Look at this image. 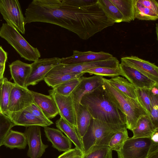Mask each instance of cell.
<instances>
[{
	"instance_id": "obj_41",
	"label": "cell",
	"mask_w": 158,
	"mask_h": 158,
	"mask_svg": "<svg viewBox=\"0 0 158 158\" xmlns=\"http://www.w3.org/2000/svg\"><path fill=\"white\" fill-rule=\"evenodd\" d=\"M5 69V64H0V81L3 77V74Z\"/></svg>"
},
{
	"instance_id": "obj_39",
	"label": "cell",
	"mask_w": 158,
	"mask_h": 158,
	"mask_svg": "<svg viewBox=\"0 0 158 158\" xmlns=\"http://www.w3.org/2000/svg\"><path fill=\"white\" fill-rule=\"evenodd\" d=\"M84 154L81 151L75 147L64 152L57 158H81Z\"/></svg>"
},
{
	"instance_id": "obj_19",
	"label": "cell",
	"mask_w": 158,
	"mask_h": 158,
	"mask_svg": "<svg viewBox=\"0 0 158 158\" xmlns=\"http://www.w3.org/2000/svg\"><path fill=\"white\" fill-rule=\"evenodd\" d=\"M34 102L42 110L49 119L55 117L58 114V109L53 98L50 95H45L31 91Z\"/></svg>"
},
{
	"instance_id": "obj_6",
	"label": "cell",
	"mask_w": 158,
	"mask_h": 158,
	"mask_svg": "<svg viewBox=\"0 0 158 158\" xmlns=\"http://www.w3.org/2000/svg\"><path fill=\"white\" fill-rule=\"evenodd\" d=\"M158 149V143H154L150 137L129 138L117 153L118 158H147Z\"/></svg>"
},
{
	"instance_id": "obj_22",
	"label": "cell",
	"mask_w": 158,
	"mask_h": 158,
	"mask_svg": "<svg viewBox=\"0 0 158 158\" xmlns=\"http://www.w3.org/2000/svg\"><path fill=\"white\" fill-rule=\"evenodd\" d=\"M56 127L64 132L76 146L84 154L82 138L77 128L60 117L55 122Z\"/></svg>"
},
{
	"instance_id": "obj_9",
	"label": "cell",
	"mask_w": 158,
	"mask_h": 158,
	"mask_svg": "<svg viewBox=\"0 0 158 158\" xmlns=\"http://www.w3.org/2000/svg\"><path fill=\"white\" fill-rule=\"evenodd\" d=\"M61 62V58L55 57L39 59L30 64L31 71L26 80L25 87L34 85L44 80L48 73Z\"/></svg>"
},
{
	"instance_id": "obj_31",
	"label": "cell",
	"mask_w": 158,
	"mask_h": 158,
	"mask_svg": "<svg viewBox=\"0 0 158 158\" xmlns=\"http://www.w3.org/2000/svg\"><path fill=\"white\" fill-rule=\"evenodd\" d=\"M129 138L127 128L125 127L113 135L109 142L108 146L112 151L117 152Z\"/></svg>"
},
{
	"instance_id": "obj_36",
	"label": "cell",
	"mask_w": 158,
	"mask_h": 158,
	"mask_svg": "<svg viewBox=\"0 0 158 158\" xmlns=\"http://www.w3.org/2000/svg\"><path fill=\"white\" fill-rule=\"evenodd\" d=\"M136 90L141 103L149 116L152 107L151 90L136 88Z\"/></svg>"
},
{
	"instance_id": "obj_25",
	"label": "cell",
	"mask_w": 158,
	"mask_h": 158,
	"mask_svg": "<svg viewBox=\"0 0 158 158\" xmlns=\"http://www.w3.org/2000/svg\"><path fill=\"white\" fill-rule=\"evenodd\" d=\"M27 144V139L24 133L11 130L6 135L3 145L11 149L15 148L24 149Z\"/></svg>"
},
{
	"instance_id": "obj_14",
	"label": "cell",
	"mask_w": 158,
	"mask_h": 158,
	"mask_svg": "<svg viewBox=\"0 0 158 158\" xmlns=\"http://www.w3.org/2000/svg\"><path fill=\"white\" fill-rule=\"evenodd\" d=\"M103 77L97 75L89 77L83 76L81 77L80 83L72 93L76 113L79 109L82 97L101 86Z\"/></svg>"
},
{
	"instance_id": "obj_21",
	"label": "cell",
	"mask_w": 158,
	"mask_h": 158,
	"mask_svg": "<svg viewBox=\"0 0 158 158\" xmlns=\"http://www.w3.org/2000/svg\"><path fill=\"white\" fill-rule=\"evenodd\" d=\"M9 67L14 83L20 86L26 87L25 84L31 71L30 64L17 60L10 64Z\"/></svg>"
},
{
	"instance_id": "obj_28",
	"label": "cell",
	"mask_w": 158,
	"mask_h": 158,
	"mask_svg": "<svg viewBox=\"0 0 158 158\" xmlns=\"http://www.w3.org/2000/svg\"><path fill=\"white\" fill-rule=\"evenodd\" d=\"M98 2L107 17L114 23L123 22V16L110 0H98Z\"/></svg>"
},
{
	"instance_id": "obj_38",
	"label": "cell",
	"mask_w": 158,
	"mask_h": 158,
	"mask_svg": "<svg viewBox=\"0 0 158 158\" xmlns=\"http://www.w3.org/2000/svg\"><path fill=\"white\" fill-rule=\"evenodd\" d=\"M25 109L35 116L46 122L50 125L53 124V122L46 117L40 108L34 102Z\"/></svg>"
},
{
	"instance_id": "obj_27",
	"label": "cell",
	"mask_w": 158,
	"mask_h": 158,
	"mask_svg": "<svg viewBox=\"0 0 158 158\" xmlns=\"http://www.w3.org/2000/svg\"><path fill=\"white\" fill-rule=\"evenodd\" d=\"M92 118V116L86 108L80 104L76 113V125L81 138L86 132Z\"/></svg>"
},
{
	"instance_id": "obj_13",
	"label": "cell",
	"mask_w": 158,
	"mask_h": 158,
	"mask_svg": "<svg viewBox=\"0 0 158 158\" xmlns=\"http://www.w3.org/2000/svg\"><path fill=\"white\" fill-rule=\"evenodd\" d=\"M119 66L122 76L124 77L136 88L151 90L158 87V83L154 81L135 69L122 63Z\"/></svg>"
},
{
	"instance_id": "obj_17",
	"label": "cell",
	"mask_w": 158,
	"mask_h": 158,
	"mask_svg": "<svg viewBox=\"0 0 158 158\" xmlns=\"http://www.w3.org/2000/svg\"><path fill=\"white\" fill-rule=\"evenodd\" d=\"M135 19L156 20L158 19V2L156 0H135Z\"/></svg>"
},
{
	"instance_id": "obj_29",
	"label": "cell",
	"mask_w": 158,
	"mask_h": 158,
	"mask_svg": "<svg viewBox=\"0 0 158 158\" xmlns=\"http://www.w3.org/2000/svg\"><path fill=\"white\" fill-rule=\"evenodd\" d=\"M13 83L6 78L0 81V113L6 114Z\"/></svg>"
},
{
	"instance_id": "obj_10",
	"label": "cell",
	"mask_w": 158,
	"mask_h": 158,
	"mask_svg": "<svg viewBox=\"0 0 158 158\" xmlns=\"http://www.w3.org/2000/svg\"><path fill=\"white\" fill-rule=\"evenodd\" d=\"M33 102L30 90L27 87H22L13 83L10 94L7 113L23 110Z\"/></svg>"
},
{
	"instance_id": "obj_32",
	"label": "cell",
	"mask_w": 158,
	"mask_h": 158,
	"mask_svg": "<svg viewBox=\"0 0 158 158\" xmlns=\"http://www.w3.org/2000/svg\"><path fill=\"white\" fill-rule=\"evenodd\" d=\"M112 151L108 146H95L85 153L81 158H113Z\"/></svg>"
},
{
	"instance_id": "obj_8",
	"label": "cell",
	"mask_w": 158,
	"mask_h": 158,
	"mask_svg": "<svg viewBox=\"0 0 158 158\" xmlns=\"http://www.w3.org/2000/svg\"><path fill=\"white\" fill-rule=\"evenodd\" d=\"M0 13L7 24L25 33V18L18 0H0Z\"/></svg>"
},
{
	"instance_id": "obj_12",
	"label": "cell",
	"mask_w": 158,
	"mask_h": 158,
	"mask_svg": "<svg viewBox=\"0 0 158 158\" xmlns=\"http://www.w3.org/2000/svg\"><path fill=\"white\" fill-rule=\"evenodd\" d=\"M27 139L29 149L27 156L30 158L41 157L48 145L42 142L40 126H31L26 127L24 133Z\"/></svg>"
},
{
	"instance_id": "obj_43",
	"label": "cell",
	"mask_w": 158,
	"mask_h": 158,
	"mask_svg": "<svg viewBox=\"0 0 158 158\" xmlns=\"http://www.w3.org/2000/svg\"><path fill=\"white\" fill-rule=\"evenodd\" d=\"M147 158H158V149L151 152Z\"/></svg>"
},
{
	"instance_id": "obj_40",
	"label": "cell",
	"mask_w": 158,
	"mask_h": 158,
	"mask_svg": "<svg viewBox=\"0 0 158 158\" xmlns=\"http://www.w3.org/2000/svg\"><path fill=\"white\" fill-rule=\"evenodd\" d=\"M7 59V53L0 46V64H5Z\"/></svg>"
},
{
	"instance_id": "obj_11",
	"label": "cell",
	"mask_w": 158,
	"mask_h": 158,
	"mask_svg": "<svg viewBox=\"0 0 158 158\" xmlns=\"http://www.w3.org/2000/svg\"><path fill=\"white\" fill-rule=\"evenodd\" d=\"M49 95L54 99L58 114L69 123L77 128L76 113L72 94L68 96L60 95L53 91H48Z\"/></svg>"
},
{
	"instance_id": "obj_37",
	"label": "cell",
	"mask_w": 158,
	"mask_h": 158,
	"mask_svg": "<svg viewBox=\"0 0 158 158\" xmlns=\"http://www.w3.org/2000/svg\"><path fill=\"white\" fill-rule=\"evenodd\" d=\"M152 107L150 115L151 120L156 127L158 128V95L151 93Z\"/></svg>"
},
{
	"instance_id": "obj_34",
	"label": "cell",
	"mask_w": 158,
	"mask_h": 158,
	"mask_svg": "<svg viewBox=\"0 0 158 158\" xmlns=\"http://www.w3.org/2000/svg\"><path fill=\"white\" fill-rule=\"evenodd\" d=\"M85 73H88L90 75L94 74L112 77L120 75L122 76V73L119 66L115 68L99 67L94 68L86 71Z\"/></svg>"
},
{
	"instance_id": "obj_5",
	"label": "cell",
	"mask_w": 158,
	"mask_h": 158,
	"mask_svg": "<svg viewBox=\"0 0 158 158\" xmlns=\"http://www.w3.org/2000/svg\"><path fill=\"white\" fill-rule=\"evenodd\" d=\"M0 37L4 39L16 51L20 56L33 62L41 57L38 49L31 45L13 27L3 23L0 28Z\"/></svg>"
},
{
	"instance_id": "obj_1",
	"label": "cell",
	"mask_w": 158,
	"mask_h": 158,
	"mask_svg": "<svg viewBox=\"0 0 158 158\" xmlns=\"http://www.w3.org/2000/svg\"><path fill=\"white\" fill-rule=\"evenodd\" d=\"M26 24L47 23L58 26L88 40L114 23L98 0H33L25 13Z\"/></svg>"
},
{
	"instance_id": "obj_26",
	"label": "cell",
	"mask_w": 158,
	"mask_h": 158,
	"mask_svg": "<svg viewBox=\"0 0 158 158\" xmlns=\"http://www.w3.org/2000/svg\"><path fill=\"white\" fill-rule=\"evenodd\" d=\"M123 17V22H130L135 19V0H110Z\"/></svg>"
},
{
	"instance_id": "obj_35",
	"label": "cell",
	"mask_w": 158,
	"mask_h": 158,
	"mask_svg": "<svg viewBox=\"0 0 158 158\" xmlns=\"http://www.w3.org/2000/svg\"><path fill=\"white\" fill-rule=\"evenodd\" d=\"M15 125L6 115L0 113V147L11 128Z\"/></svg>"
},
{
	"instance_id": "obj_20",
	"label": "cell",
	"mask_w": 158,
	"mask_h": 158,
	"mask_svg": "<svg viewBox=\"0 0 158 158\" xmlns=\"http://www.w3.org/2000/svg\"><path fill=\"white\" fill-rule=\"evenodd\" d=\"M46 137L52 147L59 152H65L71 149L72 142L60 130L48 127H44Z\"/></svg>"
},
{
	"instance_id": "obj_15",
	"label": "cell",
	"mask_w": 158,
	"mask_h": 158,
	"mask_svg": "<svg viewBox=\"0 0 158 158\" xmlns=\"http://www.w3.org/2000/svg\"><path fill=\"white\" fill-rule=\"evenodd\" d=\"M113 55L107 52L100 51L81 52L73 51L72 56L61 58V63L64 64H76L93 62L108 60L112 58Z\"/></svg>"
},
{
	"instance_id": "obj_24",
	"label": "cell",
	"mask_w": 158,
	"mask_h": 158,
	"mask_svg": "<svg viewBox=\"0 0 158 158\" xmlns=\"http://www.w3.org/2000/svg\"><path fill=\"white\" fill-rule=\"evenodd\" d=\"M106 80L112 86L129 97L139 100L136 88L125 78L118 76L106 79Z\"/></svg>"
},
{
	"instance_id": "obj_30",
	"label": "cell",
	"mask_w": 158,
	"mask_h": 158,
	"mask_svg": "<svg viewBox=\"0 0 158 158\" xmlns=\"http://www.w3.org/2000/svg\"><path fill=\"white\" fill-rule=\"evenodd\" d=\"M85 73H68L45 76L44 80L49 86L52 88L67 81L80 78Z\"/></svg>"
},
{
	"instance_id": "obj_16",
	"label": "cell",
	"mask_w": 158,
	"mask_h": 158,
	"mask_svg": "<svg viewBox=\"0 0 158 158\" xmlns=\"http://www.w3.org/2000/svg\"><path fill=\"white\" fill-rule=\"evenodd\" d=\"M121 63L133 67L158 83V67L154 64L135 56L122 57Z\"/></svg>"
},
{
	"instance_id": "obj_23",
	"label": "cell",
	"mask_w": 158,
	"mask_h": 158,
	"mask_svg": "<svg viewBox=\"0 0 158 158\" xmlns=\"http://www.w3.org/2000/svg\"><path fill=\"white\" fill-rule=\"evenodd\" d=\"M133 138L150 137L158 131L152 123L150 116L146 115L141 117L138 120L136 127L131 131Z\"/></svg>"
},
{
	"instance_id": "obj_3",
	"label": "cell",
	"mask_w": 158,
	"mask_h": 158,
	"mask_svg": "<svg viewBox=\"0 0 158 158\" xmlns=\"http://www.w3.org/2000/svg\"><path fill=\"white\" fill-rule=\"evenodd\" d=\"M102 87L111 101L124 114L127 129L131 131L136 127L138 120L148 115L139 100L130 98L120 92L102 78Z\"/></svg>"
},
{
	"instance_id": "obj_7",
	"label": "cell",
	"mask_w": 158,
	"mask_h": 158,
	"mask_svg": "<svg viewBox=\"0 0 158 158\" xmlns=\"http://www.w3.org/2000/svg\"><path fill=\"white\" fill-rule=\"evenodd\" d=\"M119 62L115 57L105 60L76 64H64L60 63L51 69L45 76L68 73H85L90 69L99 67L115 68L119 66Z\"/></svg>"
},
{
	"instance_id": "obj_44",
	"label": "cell",
	"mask_w": 158,
	"mask_h": 158,
	"mask_svg": "<svg viewBox=\"0 0 158 158\" xmlns=\"http://www.w3.org/2000/svg\"><path fill=\"white\" fill-rule=\"evenodd\" d=\"M158 87H153L151 90V93L155 95H158Z\"/></svg>"
},
{
	"instance_id": "obj_2",
	"label": "cell",
	"mask_w": 158,
	"mask_h": 158,
	"mask_svg": "<svg viewBox=\"0 0 158 158\" xmlns=\"http://www.w3.org/2000/svg\"><path fill=\"white\" fill-rule=\"evenodd\" d=\"M102 85L85 95L80 104L86 108L93 118L110 124H125V115L108 98Z\"/></svg>"
},
{
	"instance_id": "obj_4",
	"label": "cell",
	"mask_w": 158,
	"mask_h": 158,
	"mask_svg": "<svg viewBox=\"0 0 158 158\" xmlns=\"http://www.w3.org/2000/svg\"><path fill=\"white\" fill-rule=\"evenodd\" d=\"M125 127V124H110L92 118L82 138L84 154L94 147L108 146L113 135Z\"/></svg>"
},
{
	"instance_id": "obj_42",
	"label": "cell",
	"mask_w": 158,
	"mask_h": 158,
	"mask_svg": "<svg viewBox=\"0 0 158 158\" xmlns=\"http://www.w3.org/2000/svg\"><path fill=\"white\" fill-rule=\"evenodd\" d=\"M151 140L156 143H158V132L155 133L151 137Z\"/></svg>"
},
{
	"instance_id": "obj_18",
	"label": "cell",
	"mask_w": 158,
	"mask_h": 158,
	"mask_svg": "<svg viewBox=\"0 0 158 158\" xmlns=\"http://www.w3.org/2000/svg\"><path fill=\"white\" fill-rule=\"evenodd\" d=\"M6 115L10 119L15 126L25 127L38 126L43 127L50 126L48 123L35 116L25 109L17 112H7Z\"/></svg>"
},
{
	"instance_id": "obj_33",
	"label": "cell",
	"mask_w": 158,
	"mask_h": 158,
	"mask_svg": "<svg viewBox=\"0 0 158 158\" xmlns=\"http://www.w3.org/2000/svg\"><path fill=\"white\" fill-rule=\"evenodd\" d=\"M81 77L67 81L56 86L52 89L60 95L64 96H69L79 84Z\"/></svg>"
}]
</instances>
